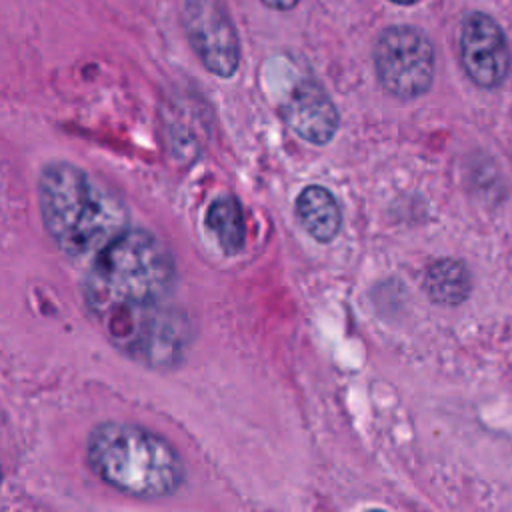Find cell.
<instances>
[{"instance_id": "obj_1", "label": "cell", "mask_w": 512, "mask_h": 512, "mask_svg": "<svg viewBox=\"0 0 512 512\" xmlns=\"http://www.w3.org/2000/svg\"><path fill=\"white\" fill-rule=\"evenodd\" d=\"M38 204L48 236L72 260L94 258L128 228V210L120 196L66 160L42 168Z\"/></svg>"}, {"instance_id": "obj_2", "label": "cell", "mask_w": 512, "mask_h": 512, "mask_svg": "<svg viewBox=\"0 0 512 512\" xmlns=\"http://www.w3.org/2000/svg\"><path fill=\"white\" fill-rule=\"evenodd\" d=\"M174 280L176 264L168 246L150 230L128 226L92 258L82 296L100 322L114 312L162 304Z\"/></svg>"}, {"instance_id": "obj_3", "label": "cell", "mask_w": 512, "mask_h": 512, "mask_svg": "<svg viewBox=\"0 0 512 512\" xmlns=\"http://www.w3.org/2000/svg\"><path fill=\"white\" fill-rule=\"evenodd\" d=\"M92 472L132 498H164L184 482V462L160 434L128 422L98 424L86 444Z\"/></svg>"}, {"instance_id": "obj_4", "label": "cell", "mask_w": 512, "mask_h": 512, "mask_svg": "<svg viewBox=\"0 0 512 512\" xmlns=\"http://www.w3.org/2000/svg\"><path fill=\"white\" fill-rule=\"evenodd\" d=\"M110 342L148 366H174L190 340L186 318L162 304L122 310L100 320Z\"/></svg>"}, {"instance_id": "obj_5", "label": "cell", "mask_w": 512, "mask_h": 512, "mask_svg": "<svg viewBox=\"0 0 512 512\" xmlns=\"http://www.w3.org/2000/svg\"><path fill=\"white\" fill-rule=\"evenodd\" d=\"M434 46L412 26L382 30L374 46L376 76L396 98H418L434 80Z\"/></svg>"}, {"instance_id": "obj_6", "label": "cell", "mask_w": 512, "mask_h": 512, "mask_svg": "<svg viewBox=\"0 0 512 512\" xmlns=\"http://www.w3.org/2000/svg\"><path fill=\"white\" fill-rule=\"evenodd\" d=\"M182 24L188 42L206 70L228 78L240 62L236 28L220 0H186Z\"/></svg>"}, {"instance_id": "obj_7", "label": "cell", "mask_w": 512, "mask_h": 512, "mask_svg": "<svg viewBox=\"0 0 512 512\" xmlns=\"http://www.w3.org/2000/svg\"><path fill=\"white\" fill-rule=\"evenodd\" d=\"M460 58L468 78L480 88H496L508 74L510 52L496 20L472 12L460 32Z\"/></svg>"}, {"instance_id": "obj_8", "label": "cell", "mask_w": 512, "mask_h": 512, "mask_svg": "<svg viewBox=\"0 0 512 512\" xmlns=\"http://www.w3.org/2000/svg\"><path fill=\"white\" fill-rule=\"evenodd\" d=\"M280 114L300 138L312 144H326L332 140L340 124L336 106L312 78H302L292 86L280 104Z\"/></svg>"}, {"instance_id": "obj_9", "label": "cell", "mask_w": 512, "mask_h": 512, "mask_svg": "<svg viewBox=\"0 0 512 512\" xmlns=\"http://www.w3.org/2000/svg\"><path fill=\"white\" fill-rule=\"evenodd\" d=\"M296 214L306 232L318 242H330L340 232V206L324 186L304 188L296 200Z\"/></svg>"}, {"instance_id": "obj_10", "label": "cell", "mask_w": 512, "mask_h": 512, "mask_svg": "<svg viewBox=\"0 0 512 512\" xmlns=\"http://www.w3.org/2000/svg\"><path fill=\"white\" fill-rule=\"evenodd\" d=\"M424 288L436 304H462L472 290V278L464 262L454 258H440L432 262L424 276Z\"/></svg>"}, {"instance_id": "obj_11", "label": "cell", "mask_w": 512, "mask_h": 512, "mask_svg": "<svg viewBox=\"0 0 512 512\" xmlns=\"http://www.w3.org/2000/svg\"><path fill=\"white\" fill-rule=\"evenodd\" d=\"M206 226L226 254H236L244 246L246 224L242 206L234 196H220L210 204L206 212Z\"/></svg>"}, {"instance_id": "obj_12", "label": "cell", "mask_w": 512, "mask_h": 512, "mask_svg": "<svg viewBox=\"0 0 512 512\" xmlns=\"http://www.w3.org/2000/svg\"><path fill=\"white\" fill-rule=\"evenodd\" d=\"M262 2L274 10H290L298 4V0H262Z\"/></svg>"}, {"instance_id": "obj_13", "label": "cell", "mask_w": 512, "mask_h": 512, "mask_svg": "<svg viewBox=\"0 0 512 512\" xmlns=\"http://www.w3.org/2000/svg\"><path fill=\"white\" fill-rule=\"evenodd\" d=\"M392 2H396V4H414L418 0H392Z\"/></svg>"}, {"instance_id": "obj_14", "label": "cell", "mask_w": 512, "mask_h": 512, "mask_svg": "<svg viewBox=\"0 0 512 512\" xmlns=\"http://www.w3.org/2000/svg\"><path fill=\"white\" fill-rule=\"evenodd\" d=\"M0 482H2V472H0Z\"/></svg>"}]
</instances>
